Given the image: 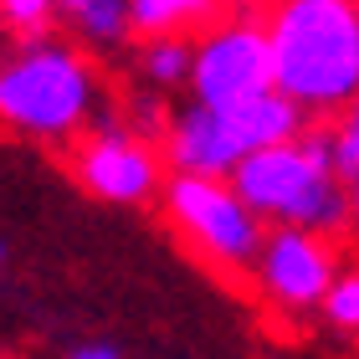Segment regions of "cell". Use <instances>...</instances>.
<instances>
[{"mask_svg":"<svg viewBox=\"0 0 359 359\" xmlns=\"http://www.w3.org/2000/svg\"><path fill=\"white\" fill-rule=\"evenodd\" d=\"M57 21V0H0V26L15 36H46Z\"/></svg>","mask_w":359,"mask_h":359,"instance_id":"obj_13","label":"cell"},{"mask_svg":"<svg viewBox=\"0 0 359 359\" xmlns=\"http://www.w3.org/2000/svg\"><path fill=\"white\" fill-rule=\"evenodd\" d=\"M267 36L277 93L313 123H334L359 97V0H277Z\"/></svg>","mask_w":359,"mask_h":359,"instance_id":"obj_2","label":"cell"},{"mask_svg":"<svg viewBox=\"0 0 359 359\" xmlns=\"http://www.w3.org/2000/svg\"><path fill=\"white\" fill-rule=\"evenodd\" d=\"M272 6H277V0H272Z\"/></svg>","mask_w":359,"mask_h":359,"instance_id":"obj_18","label":"cell"},{"mask_svg":"<svg viewBox=\"0 0 359 359\" xmlns=\"http://www.w3.org/2000/svg\"><path fill=\"white\" fill-rule=\"evenodd\" d=\"M318 313L329 318L339 334H359V262L339 267V277H334V287H329V298H323Z\"/></svg>","mask_w":359,"mask_h":359,"instance_id":"obj_12","label":"cell"},{"mask_svg":"<svg viewBox=\"0 0 359 359\" xmlns=\"http://www.w3.org/2000/svg\"><path fill=\"white\" fill-rule=\"evenodd\" d=\"M11 262V247H6V236H0V267H6Z\"/></svg>","mask_w":359,"mask_h":359,"instance_id":"obj_17","label":"cell"},{"mask_svg":"<svg viewBox=\"0 0 359 359\" xmlns=\"http://www.w3.org/2000/svg\"><path fill=\"white\" fill-rule=\"evenodd\" d=\"M231 0H128V26L134 36L154 41V36H185V31H210L226 21Z\"/></svg>","mask_w":359,"mask_h":359,"instance_id":"obj_9","label":"cell"},{"mask_svg":"<svg viewBox=\"0 0 359 359\" xmlns=\"http://www.w3.org/2000/svg\"><path fill=\"white\" fill-rule=\"evenodd\" d=\"M159 149H165L170 175H205V180H231L241 170V159H247L231 139L226 113L201 108V103H190V97L175 108Z\"/></svg>","mask_w":359,"mask_h":359,"instance_id":"obj_8","label":"cell"},{"mask_svg":"<svg viewBox=\"0 0 359 359\" xmlns=\"http://www.w3.org/2000/svg\"><path fill=\"white\" fill-rule=\"evenodd\" d=\"M113 103L93 57L62 36H26L0 57V123L41 144H77L88 128L108 123Z\"/></svg>","mask_w":359,"mask_h":359,"instance_id":"obj_1","label":"cell"},{"mask_svg":"<svg viewBox=\"0 0 359 359\" xmlns=\"http://www.w3.org/2000/svg\"><path fill=\"white\" fill-rule=\"evenodd\" d=\"M57 21H67L83 46H118L134 31L128 0H57Z\"/></svg>","mask_w":359,"mask_h":359,"instance_id":"obj_10","label":"cell"},{"mask_svg":"<svg viewBox=\"0 0 359 359\" xmlns=\"http://www.w3.org/2000/svg\"><path fill=\"white\" fill-rule=\"evenodd\" d=\"M123 113H128V128L134 134H144V139H165V128H170V118H175V108H165V97H154V93H144V88H134L123 97Z\"/></svg>","mask_w":359,"mask_h":359,"instance_id":"obj_15","label":"cell"},{"mask_svg":"<svg viewBox=\"0 0 359 359\" xmlns=\"http://www.w3.org/2000/svg\"><path fill=\"white\" fill-rule=\"evenodd\" d=\"M72 180L93 201L108 205H149L165 195V149H154L144 134H134L123 118H108L88 128L72 144Z\"/></svg>","mask_w":359,"mask_h":359,"instance_id":"obj_6","label":"cell"},{"mask_svg":"<svg viewBox=\"0 0 359 359\" xmlns=\"http://www.w3.org/2000/svg\"><path fill=\"white\" fill-rule=\"evenodd\" d=\"M231 185L272 226H298V231H313L323 241L354 226V190L334 170H318L303 154V144H283V149L241 159Z\"/></svg>","mask_w":359,"mask_h":359,"instance_id":"obj_3","label":"cell"},{"mask_svg":"<svg viewBox=\"0 0 359 359\" xmlns=\"http://www.w3.org/2000/svg\"><path fill=\"white\" fill-rule=\"evenodd\" d=\"M139 77H144V88H154V93L190 88V77H195V41L190 36H154V41H144Z\"/></svg>","mask_w":359,"mask_h":359,"instance_id":"obj_11","label":"cell"},{"mask_svg":"<svg viewBox=\"0 0 359 359\" xmlns=\"http://www.w3.org/2000/svg\"><path fill=\"white\" fill-rule=\"evenodd\" d=\"M334 165L349 190H359V97L334 118Z\"/></svg>","mask_w":359,"mask_h":359,"instance_id":"obj_14","label":"cell"},{"mask_svg":"<svg viewBox=\"0 0 359 359\" xmlns=\"http://www.w3.org/2000/svg\"><path fill=\"white\" fill-rule=\"evenodd\" d=\"M277 93V62H272V36L267 15L236 11L221 26L195 36V77H190V103L201 108H241L252 97Z\"/></svg>","mask_w":359,"mask_h":359,"instance_id":"obj_5","label":"cell"},{"mask_svg":"<svg viewBox=\"0 0 359 359\" xmlns=\"http://www.w3.org/2000/svg\"><path fill=\"white\" fill-rule=\"evenodd\" d=\"M67 359H123V354L113 349V344H77Z\"/></svg>","mask_w":359,"mask_h":359,"instance_id":"obj_16","label":"cell"},{"mask_svg":"<svg viewBox=\"0 0 359 359\" xmlns=\"http://www.w3.org/2000/svg\"><path fill=\"white\" fill-rule=\"evenodd\" d=\"M252 272H257V287L267 292V303L287 308V313H308V308H323V298H329L339 277V257L313 231L272 226Z\"/></svg>","mask_w":359,"mask_h":359,"instance_id":"obj_7","label":"cell"},{"mask_svg":"<svg viewBox=\"0 0 359 359\" xmlns=\"http://www.w3.org/2000/svg\"><path fill=\"white\" fill-rule=\"evenodd\" d=\"M165 216L180 236L190 241L205 262L226 272H247L262 257V241L272 226L236 195L231 180H205V175H170L159 195Z\"/></svg>","mask_w":359,"mask_h":359,"instance_id":"obj_4","label":"cell"}]
</instances>
